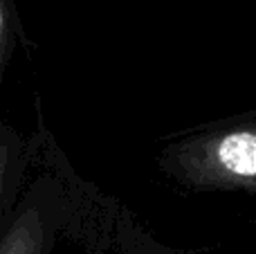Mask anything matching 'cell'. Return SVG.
Listing matches in <instances>:
<instances>
[{
    "label": "cell",
    "instance_id": "6da1fadb",
    "mask_svg": "<svg viewBox=\"0 0 256 254\" xmlns=\"http://www.w3.org/2000/svg\"><path fill=\"white\" fill-rule=\"evenodd\" d=\"M173 164L186 182L198 187H248L256 192V126L186 142Z\"/></svg>",
    "mask_w": 256,
    "mask_h": 254
},
{
    "label": "cell",
    "instance_id": "7a4b0ae2",
    "mask_svg": "<svg viewBox=\"0 0 256 254\" xmlns=\"http://www.w3.org/2000/svg\"><path fill=\"white\" fill-rule=\"evenodd\" d=\"M43 252V232L36 218L30 214L25 218L16 220L2 241L0 254H40Z\"/></svg>",
    "mask_w": 256,
    "mask_h": 254
}]
</instances>
